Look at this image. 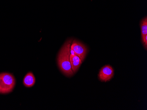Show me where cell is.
Segmentation results:
<instances>
[{
	"label": "cell",
	"mask_w": 147,
	"mask_h": 110,
	"mask_svg": "<svg viewBox=\"0 0 147 110\" xmlns=\"http://www.w3.org/2000/svg\"><path fill=\"white\" fill-rule=\"evenodd\" d=\"M141 35L142 36L147 35V18L145 17L141 21L140 23Z\"/></svg>",
	"instance_id": "7"
},
{
	"label": "cell",
	"mask_w": 147,
	"mask_h": 110,
	"mask_svg": "<svg viewBox=\"0 0 147 110\" xmlns=\"http://www.w3.org/2000/svg\"><path fill=\"white\" fill-rule=\"evenodd\" d=\"M142 41L144 46L145 47V49L147 50V35L142 36Z\"/></svg>",
	"instance_id": "8"
},
{
	"label": "cell",
	"mask_w": 147,
	"mask_h": 110,
	"mask_svg": "<svg viewBox=\"0 0 147 110\" xmlns=\"http://www.w3.org/2000/svg\"><path fill=\"white\" fill-rule=\"evenodd\" d=\"M70 61L71 62L72 70L75 74L81 65L82 61L80 57L76 55H72L70 54Z\"/></svg>",
	"instance_id": "5"
},
{
	"label": "cell",
	"mask_w": 147,
	"mask_h": 110,
	"mask_svg": "<svg viewBox=\"0 0 147 110\" xmlns=\"http://www.w3.org/2000/svg\"><path fill=\"white\" fill-rule=\"evenodd\" d=\"M114 75V70L111 65L104 66L100 70L98 78L102 82H108L113 78Z\"/></svg>",
	"instance_id": "4"
},
{
	"label": "cell",
	"mask_w": 147,
	"mask_h": 110,
	"mask_svg": "<svg viewBox=\"0 0 147 110\" xmlns=\"http://www.w3.org/2000/svg\"><path fill=\"white\" fill-rule=\"evenodd\" d=\"M15 84V78L11 74L0 73V93H9L12 91Z\"/></svg>",
	"instance_id": "2"
},
{
	"label": "cell",
	"mask_w": 147,
	"mask_h": 110,
	"mask_svg": "<svg viewBox=\"0 0 147 110\" xmlns=\"http://www.w3.org/2000/svg\"><path fill=\"white\" fill-rule=\"evenodd\" d=\"M71 49L74 51L76 55L78 56L83 62L88 52V49L86 45L78 40H73Z\"/></svg>",
	"instance_id": "3"
},
{
	"label": "cell",
	"mask_w": 147,
	"mask_h": 110,
	"mask_svg": "<svg viewBox=\"0 0 147 110\" xmlns=\"http://www.w3.org/2000/svg\"><path fill=\"white\" fill-rule=\"evenodd\" d=\"M72 39L66 41L59 52L57 56L58 65L61 72L67 77L74 75L70 61L71 45Z\"/></svg>",
	"instance_id": "1"
},
{
	"label": "cell",
	"mask_w": 147,
	"mask_h": 110,
	"mask_svg": "<svg viewBox=\"0 0 147 110\" xmlns=\"http://www.w3.org/2000/svg\"><path fill=\"white\" fill-rule=\"evenodd\" d=\"M36 79L34 75L31 72L26 74L23 80L24 86L26 87H31L35 84Z\"/></svg>",
	"instance_id": "6"
}]
</instances>
